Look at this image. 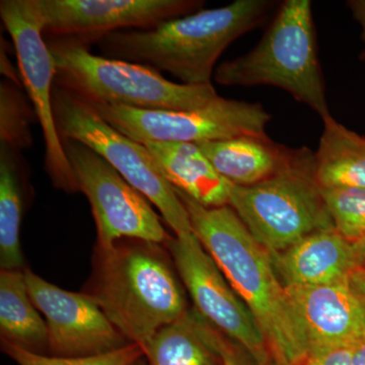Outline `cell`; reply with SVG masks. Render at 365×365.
<instances>
[{"label": "cell", "mask_w": 365, "mask_h": 365, "mask_svg": "<svg viewBox=\"0 0 365 365\" xmlns=\"http://www.w3.org/2000/svg\"><path fill=\"white\" fill-rule=\"evenodd\" d=\"M165 245L199 314L244 346L259 364H267V343L256 319L195 234L170 237Z\"/></svg>", "instance_id": "8fae6325"}, {"label": "cell", "mask_w": 365, "mask_h": 365, "mask_svg": "<svg viewBox=\"0 0 365 365\" xmlns=\"http://www.w3.org/2000/svg\"><path fill=\"white\" fill-rule=\"evenodd\" d=\"M48 46L56 66L55 85L88 103L185 111L220 97L212 83H173L150 67L93 54L76 38L54 37Z\"/></svg>", "instance_id": "5b68a950"}, {"label": "cell", "mask_w": 365, "mask_h": 365, "mask_svg": "<svg viewBox=\"0 0 365 365\" xmlns=\"http://www.w3.org/2000/svg\"><path fill=\"white\" fill-rule=\"evenodd\" d=\"M44 34L98 37L121 29L150 30L202 9L200 0H32Z\"/></svg>", "instance_id": "7c38bea8"}, {"label": "cell", "mask_w": 365, "mask_h": 365, "mask_svg": "<svg viewBox=\"0 0 365 365\" xmlns=\"http://www.w3.org/2000/svg\"><path fill=\"white\" fill-rule=\"evenodd\" d=\"M222 365H240L239 362L235 359V357L232 355V353L230 352V350L228 349L227 346H225L222 353Z\"/></svg>", "instance_id": "f1b7e54d"}, {"label": "cell", "mask_w": 365, "mask_h": 365, "mask_svg": "<svg viewBox=\"0 0 365 365\" xmlns=\"http://www.w3.org/2000/svg\"><path fill=\"white\" fill-rule=\"evenodd\" d=\"M350 287L365 309V269L357 267L350 275Z\"/></svg>", "instance_id": "484cf974"}, {"label": "cell", "mask_w": 365, "mask_h": 365, "mask_svg": "<svg viewBox=\"0 0 365 365\" xmlns=\"http://www.w3.org/2000/svg\"><path fill=\"white\" fill-rule=\"evenodd\" d=\"M4 352L19 365H134L144 356L143 348L135 343L113 351L91 356H48L2 340Z\"/></svg>", "instance_id": "603a6c76"}, {"label": "cell", "mask_w": 365, "mask_h": 365, "mask_svg": "<svg viewBox=\"0 0 365 365\" xmlns=\"http://www.w3.org/2000/svg\"><path fill=\"white\" fill-rule=\"evenodd\" d=\"M314 151V179L321 189H365V136L330 115Z\"/></svg>", "instance_id": "d6986e66"}, {"label": "cell", "mask_w": 365, "mask_h": 365, "mask_svg": "<svg viewBox=\"0 0 365 365\" xmlns=\"http://www.w3.org/2000/svg\"><path fill=\"white\" fill-rule=\"evenodd\" d=\"M352 245L359 267L365 269V237L359 241L352 242Z\"/></svg>", "instance_id": "83f0119b"}, {"label": "cell", "mask_w": 365, "mask_h": 365, "mask_svg": "<svg viewBox=\"0 0 365 365\" xmlns=\"http://www.w3.org/2000/svg\"><path fill=\"white\" fill-rule=\"evenodd\" d=\"M228 205L271 254L314 232L335 230L314 179V151L306 146L294 165L277 176L254 186L232 184Z\"/></svg>", "instance_id": "8992f818"}, {"label": "cell", "mask_w": 365, "mask_h": 365, "mask_svg": "<svg viewBox=\"0 0 365 365\" xmlns=\"http://www.w3.org/2000/svg\"><path fill=\"white\" fill-rule=\"evenodd\" d=\"M86 294L130 343L143 349L163 328L188 312L186 297L158 244L122 240L96 250Z\"/></svg>", "instance_id": "3957f363"}, {"label": "cell", "mask_w": 365, "mask_h": 365, "mask_svg": "<svg viewBox=\"0 0 365 365\" xmlns=\"http://www.w3.org/2000/svg\"><path fill=\"white\" fill-rule=\"evenodd\" d=\"M0 16L13 40L21 78L42 129L45 167L56 188L78 192V185L66 157L53 113L56 66L44 26L32 0H1Z\"/></svg>", "instance_id": "30bf717a"}, {"label": "cell", "mask_w": 365, "mask_h": 365, "mask_svg": "<svg viewBox=\"0 0 365 365\" xmlns=\"http://www.w3.org/2000/svg\"><path fill=\"white\" fill-rule=\"evenodd\" d=\"M0 332L2 340L31 351L49 347L47 324L29 294L25 271L0 272Z\"/></svg>", "instance_id": "ffe728a7"}, {"label": "cell", "mask_w": 365, "mask_h": 365, "mask_svg": "<svg viewBox=\"0 0 365 365\" xmlns=\"http://www.w3.org/2000/svg\"><path fill=\"white\" fill-rule=\"evenodd\" d=\"M285 288L306 329L312 352L353 346L365 338V309L348 280Z\"/></svg>", "instance_id": "5bb4252c"}, {"label": "cell", "mask_w": 365, "mask_h": 365, "mask_svg": "<svg viewBox=\"0 0 365 365\" xmlns=\"http://www.w3.org/2000/svg\"><path fill=\"white\" fill-rule=\"evenodd\" d=\"M347 6L361 28V40L364 48L360 53V60L365 63V0H349L347 1Z\"/></svg>", "instance_id": "d4e9b609"}, {"label": "cell", "mask_w": 365, "mask_h": 365, "mask_svg": "<svg viewBox=\"0 0 365 365\" xmlns=\"http://www.w3.org/2000/svg\"><path fill=\"white\" fill-rule=\"evenodd\" d=\"M176 191L192 230L253 314L273 359L290 365L304 361L311 355V342L271 254L230 205L206 207Z\"/></svg>", "instance_id": "6da1fadb"}, {"label": "cell", "mask_w": 365, "mask_h": 365, "mask_svg": "<svg viewBox=\"0 0 365 365\" xmlns=\"http://www.w3.org/2000/svg\"><path fill=\"white\" fill-rule=\"evenodd\" d=\"M335 230L350 242L365 237V189H321Z\"/></svg>", "instance_id": "7402d4cb"}, {"label": "cell", "mask_w": 365, "mask_h": 365, "mask_svg": "<svg viewBox=\"0 0 365 365\" xmlns=\"http://www.w3.org/2000/svg\"><path fill=\"white\" fill-rule=\"evenodd\" d=\"M352 365H365V338L351 347Z\"/></svg>", "instance_id": "4316f807"}, {"label": "cell", "mask_w": 365, "mask_h": 365, "mask_svg": "<svg viewBox=\"0 0 365 365\" xmlns=\"http://www.w3.org/2000/svg\"><path fill=\"white\" fill-rule=\"evenodd\" d=\"M270 0H235L163 21L150 30L118 31L98 41L103 56L165 71L185 85H208L228 46L260 26Z\"/></svg>", "instance_id": "7a4b0ae2"}, {"label": "cell", "mask_w": 365, "mask_h": 365, "mask_svg": "<svg viewBox=\"0 0 365 365\" xmlns=\"http://www.w3.org/2000/svg\"><path fill=\"white\" fill-rule=\"evenodd\" d=\"M196 311L163 327L144 348L148 365H215L225 348L220 334Z\"/></svg>", "instance_id": "ac0fdd59"}, {"label": "cell", "mask_w": 365, "mask_h": 365, "mask_svg": "<svg viewBox=\"0 0 365 365\" xmlns=\"http://www.w3.org/2000/svg\"><path fill=\"white\" fill-rule=\"evenodd\" d=\"M61 139L79 191L91 204L98 248H112L122 240L165 245L170 235L150 201L95 150L73 139Z\"/></svg>", "instance_id": "9c48e42d"}, {"label": "cell", "mask_w": 365, "mask_h": 365, "mask_svg": "<svg viewBox=\"0 0 365 365\" xmlns=\"http://www.w3.org/2000/svg\"><path fill=\"white\" fill-rule=\"evenodd\" d=\"M213 78L227 86H274L322 119L330 116L312 1H283L260 42L216 67Z\"/></svg>", "instance_id": "277c9868"}, {"label": "cell", "mask_w": 365, "mask_h": 365, "mask_svg": "<svg viewBox=\"0 0 365 365\" xmlns=\"http://www.w3.org/2000/svg\"><path fill=\"white\" fill-rule=\"evenodd\" d=\"M23 199L13 148L1 143L0 148V267L21 270V246Z\"/></svg>", "instance_id": "44dd1931"}, {"label": "cell", "mask_w": 365, "mask_h": 365, "mask_svg": "<svg viewBox=\"0 0 365 365\" xmlns=\"http://www.w3.org/2000/svg\"><path fill=\"white\" fill-rule=\"evenodd\" d=\"M271 258L284 287L343 282L359 267L352 242L336 230L307 235Z\"/></svg>", "instance_id": "9a60e30c"}, {"label": "cell", "mask_w": 365, "mask_h": 365, "mask_svg": "<svg viewBox=\"0 0 365 365\" xmlns=\"http://www.w3.org/2000/svg\"><path fill=\"white\" fill-rule=\"evenodd\" d=\"M143 145L175 189L206 207L228 205L232 184L218 174L197 144L148 143Z\"/></svg>", "instance_id": "e0dca14e"}, {"label": "cell", "mask_w": 365, "mask_h": 365, "mask_svg": "<svg viewBox=\"0 0 365 365\" xmlns=\"http://www.w3.org/2000/svg\"><path fill=\"white\" fill-rule=\"evenodd\" d=\"M88 104L118 131L143 144H200L241 136L266 138L269 137L266 127L272 119L259 103L222 97L204 107L185 111Z\"/></svg>", "instance_id": "ba28073f"}, {"label": "cell", "mask_w": 365, "mask_h": 365, "mask_svg": "<svg viewBox=\"0 0 365 365\" xmlns=\"http://www.w3.org/2000/svg\"><path fill=\"white\" fill-rule=\"evenodd\" d=\"M352 346L345 347L329 348V349L316 350L311 353L304 361L294 365H352L351 361ZM265 365H290L281 364L279 361L272 360Z\"/></svg>", "instance_id": "cb8c5ba5"}, {"label": "cell", "mask_w": 365, "mask_h": 365, "mask_svg": "<svg viewBox=\"0 0 365 365\" xmlns=\"http://www.w3.org/2000/svg\"><path fill=\"white\" fill-rule=\"evenodd\" d=\"M53 113L60 137L79 141L104 158L160 210L176 237L193 232L184 203L145 145L118 131L86 101L57 85L53 91Z\"/></svg>", "instance_id": "52a82bcc"}, {"label": "cell", "mask_w": 365, "mask_h": 365, "mask_svg": "<svg viewBox=\"0 0 365 365\" xmlns=\"http://www.w3.org/2000/svg\"><path fill=\"white\" fill-rule=\"evenodd\" d=\"M34 304L44 314L50 350L56 356L103 354L130 344L86 292H71L25 269Z\"/></svg>", "instance_id": "4fadbf2b"}, {"label": "cell", "mask_w": 365, "mask_h": 365, "mask_svg": "<svg viewBox=\"0 0 365 365\" xmlns=\"http://www.w3.org/2000/svg\"><path fill=\"white\" fill-rule=\"evenodd\" d=\"M220 176L235 186L250 187L292 167L302 148H289L270 137L241 136L197 144Z\"/></svg>", "instance_id": "2e32d148"}]
</instances>
